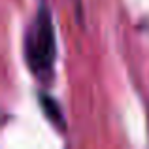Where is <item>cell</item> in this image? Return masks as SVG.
Returning <instances> with one entry per match:
<instances>
[{"instance_id":"obj_2","label":"cell","mask_w":149,"mask_h":149,"mask_svg":"<svg viewBox=\"0 0 149 149\" xmlns=\"http://www.w3.org/2000/svg\"><path fill=\"white\" fill-rule=\"evenodd\" d=\"M42 102V106H44V111H45V115L49 117L51 121H53L57 127H64V117H62V113H61V108H58V104L55 102L53 98H49V96H42L40 98Z\"/></svg>"},{"instance_id":"obj_1","label":"cell","mask_w":149,"mask_h":149,"mask_svg":"<svg viewBox=\"0 0 149 149\" xmlns=\"http://www.w3.org/2000/svg\"><path fill=\"white\" fill-rule=\"evenodd\" d=\"M55 61V30L49 11L42 8L29 36V62L32 70L45 72Z\"/></svg>"}]
</instances>
